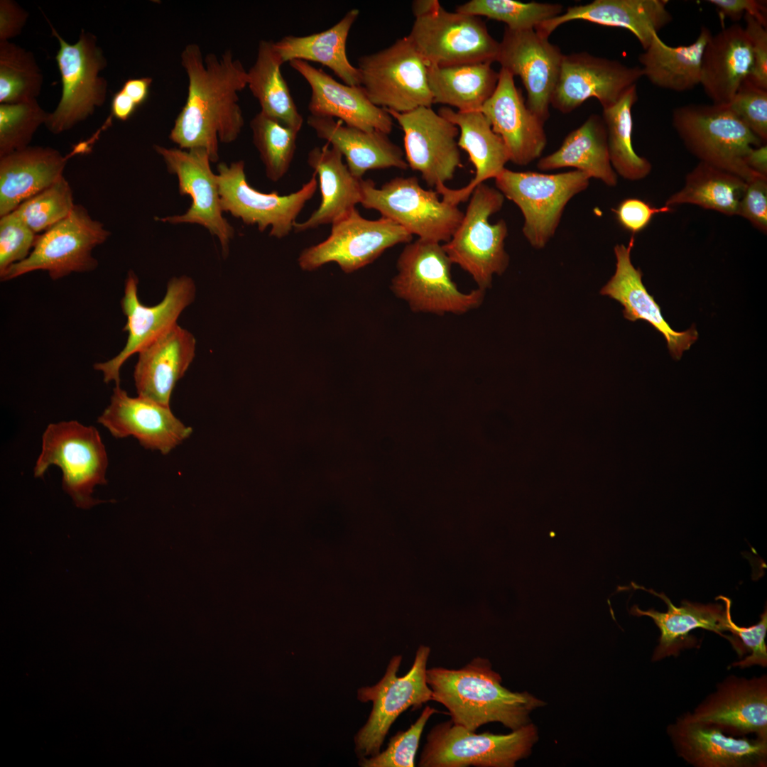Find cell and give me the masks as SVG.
<instances>
[{
	"label": "cell",
	"instance_id": "cell-38",
	"mask_svg": "<svg viewBox=\"0 0 767 767\" xmlns=\"http://www.w3.org/2000/svg\"><path fill=\"white\" fill-rule=\"evenodd\" d=\"M711 31L701 26L699 36L687 45L670 46L655 33L639 57L643 77L655 86L675 92L693 89L700 82L702 58Z\"/></svg>",
	"mask_w": 767,
	"mask_h": 767
},
{
	"label": "cell",
	"instance_id": "cell-49",
	"mask_svg": "<svg viewBox=\"0 0 767 767\" xmlns=\"http://www.w3.org/2000/svg\"><path fill=\"white\" fill-rule=\"evenodd\" d=\"M729 631L735 641L734 649L741 660L734 661L731 667L744 669L753 665L767 666V610L760 615L759 621L750 626H740L729 617Z\"/></svg>",
	"mask_w": 767,
	"mask_h": 767
},
{
	"label": "cell",
	"instance_id": "cell-52",
	"mask_svg": "<svg viewBox=\"0 0 767 767\" xmlns=\"http://www.w3.org/2000/svg\"><path fill=\"white\" fill-rule=\"evenodd\" d=\"M611 211L621 227L635 235L644 230L654 216L672 212L673 208L665 205L656 207L641 199L628 197L621 201Z\"/></svg>",
	"mask_w": 767,
	"mask_h": 767
},
{
	"label": "cell",
	"instance_id": "cell-44",
	"mask_svg": "<svg viewBox=\"0 0 767 767\" xmlns=\"http://www.w3.org/2000/svg\"><path fill=\"white\" fill-rule=\"evenodd\" d=\"M250 127L266 177L273 182L280 180L290 167L299 131L261 111L251 119Z\"/></svg>",
	"mask_w": 767,
	"mask_h": 767
},
{
	"label": "cell",
	"instance_id": "cell-17",
	"mask_svg": "<svg viewBox=\"0 0 767 767\" xmlns=\"http://www.w3.org/2000/svg\"><path fill=\"white\" fill-rule=\"evenodd\" d=\"M138 283L136 274L129 271L121 300L127 320L123 329L128 332L124 347L109 360L94 364V369L102 372L107 384L114 381L115 385H120V369L125 361L177 324L180 315L195 297L196 288L191 278L173 277L167 284L163 299L156 305L146 306L138 298Z\"/></svg>",
	"mask_w": 767,
	"mask_h": 767
},
{
	"label": "cell",
	"instance_id": "cell-26",
	"mask_svg": "<svg viewBox=\"0 0 767 767\" xmlns=\"http://www.w3.org/2000/svg\"><path fill=\"white\" fill-rule=\"evenodd\" d=\"M290 65L307 81L311 89L310 115L337 118L349 126L386 134L393 129V118L374 104L360 85L341 83L308 62L294 60Z\"/></svg>",
	"mask_w": 767,
	"mask_h": 767
},
{
	"label": "cell",
	"instance_id": "cell-7",
	"mask_svg": "<svg viewBox=\"0 0 767 767\" xmlns=\"http://www.w3.org/2000/svg\"><path fill=\"white\" fill-rule=\"evenodd\" d=\"M439 195L436 190L421 187L414 176L392 178L381 187L370 179H362L360 204L419 239L444 244L457 229L464 212Z\"/></svg>",
	"mask_w": 767,
	"mask_h": 767
},
{
	"label": "cell",
	"instance_id": "cell-23",
	"mask_svg": "<svg viewBox=\"0 0 767 767\" xmlns=\"http://www.w3.org/2000/svg\"><path fill=\"white\" fill-rule=\"evenodd\" d=\"M97 422L115 438L133 437L145 449L169 454L192 433L165 406L141 397H131L115 385L110 403Z\"/></svg>",
	"mask_w": 767,
	"mask_h": 767
},
{
	"label": "cell",
	"instance_id": "cell-10",
	"mask_svg": "<svg viewBox=\"0 0 767 767\" xmlns=\"http://www.w3.org/2000/svg\"><path fill=\"white\" fill-rule=\"evenodd\" d=\"M48 23L59 43L55 60L62 89L60 102L55 109L48 113L45 125L51 133L58 134L71 129L104 104L107 82L99 72L107 62L94 34L82 30L78 40L70 44Z\"/></svg>",
	"mask_w": 767,
	"mask_h": 767
},
{
	"label": "cell",
	"instance_id": "cell-58",
	"mask_svg": "<svg viewBox=\"0 0 767 767\" xmlns=\"http://www.w3.org/2000/svg\"><path fill=\"white\" fill-rule=\"evenodd\" d=\"M151 84L152 78L149 77L131 78L126 80L121 89L139 107L147 99Z\"/></svg>",
	"mask_w": 767,
	"mask_h": 767
},
{
	"label": "cell",
	"instance_id": "cell-1",
	"mask_svg": "<svg viewBox=\"0 0 767 767\" xmlns=\"http://www.w3.org/2000/svg\"><path fill=\"white\" fill-rule=\"evenodd\" d=\"M188 77V92L169 138L179 148H203L212 163L219 160V141L237 139L244 124L238 93L248 85L247 71L230 50L219 59L202 58L198 45L190 43L181 53Z\"/></svg>",
	"mask_w": 767,
	"mask_h": 767
},
{
	"label": "cell",
	"instance_id": "cell-50",
	"mask_svg": "<svg viewBox=\"0 0 767 767\" xmlns=\"http://www.w3.org/2000/svg\"><path fill=\"white\" fill-rule=\"evenodd\" d=\"M37 236L14 212L0 219V276L30 254Z\"/></svg>",
	"mask_w": 767,
	"mask_h": 767
},
{
	"label": "cell",
	"instance_id": "cell-31",
	"mask_svg": "<svg viewBox=\"0 0 767 767\" xmlns=\"http://www.w3.org/2000/svg\"><path fill=\"white\" fill-rule=\"evenodd\" d=\"M438 114L458 127V146L468 153L475 168L474 178L464 187L453 190L442 185L436 187L445 202L458 205L468 200L479 185L494 179L506 168L510 157L504 141L480 111L462 112L442 107Z\"/></svg>",
	"mask_w": 767,
	"mask_h": 767
},
{
	"label": "cell",
	"instance_id": "cell-11",
	"mask_svg": "<svg viewBox=\"0 0 767 767\" xmlns=\"http://www.w3.org/2000/svg\"><path fill=\"white\" fill-rule=\"evenodd\" d=\"M110 235L109 230L82 205H75L67 217L37 236L28 257L11 266L1 280L9 281L35 271H47L53 280L72 273L92 271L98 266L92 250Z\"/></svg>",
	"mask_w": 767,
	"mask_h": 767
},
{
	"label": "cell",
	"instance_id": "cell-35",
	"mask_svg": "<svg viewBox=\"0 0 767 767\" xmlns=\"http://www.w3.org/2000/svg\"><path fill=\"white\" fill-rule=\"evenodd\" d=\"M66 162L67 157L48 146H28L0 157V216L55 183Z\"/></svg>",
	"mask_w": 767,
	"mask_h": 767
},
{
	"label": "cell",
	"instance_id": "cell-28",
	"mask_svg": "<svg viewBox=\"0 0 767 767\" xmlns=\"http://www.w3.org/2000/svg\"><path fill=\"white\" fill-rule=\"evenodd\" d=\"M650 591L665 602L667 611L660 612L653 609L643 611L634 606L631 612L636 616L651 617L660 630L658 645L653 651L652 662H658L670 656L677 657L682 650L695 647L696 638L690 633L696 629L714 632L728 640L732 647L734 645L733 636L724 633L729 631L731 606L729 598L722 595L716 598V600H722L724 604H703L685 600L678 607L665 594Z\"/></svg>",
	"mask_w": 767,
	"mask_h": 767
},
{
	"label": "cell",
	"instance_id": "cell-43",
	"mask_svg": "<svg viewBox=\"0 0 767 767\" xmlns=\"http://www.w3.org/2000/svg\"><path fill=\"white\" fill-rule=\"evenodd\" d=\"M43 82L33 53L9 41H0V102L36 99Z\"/></svg>",
	"mask_w": 767,
	"mask_h": 767
},
{
	"label": "cell",
	"instance_id": "cell-39",
	"mask_svg": "<svg viewBox=\"0 0 767 767\" xmlns=\"http://www.w3.org/2000/svg\"><path fill=\"white\" fill-rule=\"evenodd\" d=\"M499 77L489 63L428 66L433 104L454 107L462 112L480 111L495 91Z\"/></svg>",
	"mask_w": 767,
	"mask_h": 767
},
{
	"label": "cell",
	"instance_id": "cell-42",
	"mask_svg": "<svg viewBox=\"0 0 767 767\" xmlns=\"http://www.w3.org/2000/svg\"><path fill=\"white\" fill-rule=\"evenodd\" d=\"M638 99L636 85L631 87L614 104L603 109L608 150L611 165L623 178L641 180L652 170L651 162L638 156L632 143V107Z\"/></svg>",
	"mask_w": 767,
	"mask_h": 767
},
{
	"label": "cell",
	"instance_id": "cell-36",
	"mask_svg": "<svg viewBox=\"0 0 767 767\" xmlns=\"http://www.w3.org/2000/svg\"><path fill=\"white\" fill-rule=\"evenodd\" d=\"M357 9L349 10L337 23L320 33L304 36H287L273 47L282 62L294 60L319 62L339 77L343 83L360 85V73L347 55V40L350 29L359 16Z\"/></svg>",
	"mask_w": 767,
	"mask_h": 767
},
{
	"label": "cell",
	"instance_id": "cell-48",
	"mask_svg": "<svg viewBox=\"0 0 767 767\" xmlns=\"http://www.w3.org/2000/svg\"><path fill=\"white\" fill-rule=\"evenodd\" d=\"M438 710L426 706L417 720L406 731L398 732L388 743L387 749L362 758L364 767H413L415 757L424 727L430 717Z\"/></svg>",
	"mask_w": 767,
	"mask_h": 767
},
{
	"label": "cell",
	"instance_id": "cell-40",
	"mask_svg": "<svg viewBox=\"0 0 767 767\" xmlns=\"http://www.w3.org/2000/svg\"><path fill=\"white\" fill-rule=\"evenodd\" d=\"M747 182L741 177L700 162L685 177L682 188L670 195L665 206L690 204L728 216L737 215Z\"/></svg>",
	"mask_w": 767,
	"mask_h": 767
},
{
	"label": "cell",
	"instance_id": "cell-56",
	"mask_svg": "<svg viewBox=\"0 0 767 767\" xmlns=\"http://www.w3.org/2000/svg\"><path fill=\"white\" fill-rule=\"evenodd\" d=\"M28 12L12 0L0 1V41H9L21 32Z\"/></svg>",
	"mask_w": 767,
	"mask_h": 767
},
{
	"label": "cell",
	"instance_id": "cell-9",
	"mask_svg": "<svg viewBox=\"0 0 767 767\" xmlns=\"http://www.w3.org/2000/svg\"><path fill=\"white\" fill-rule=\"evenodd\" d=\"M538 739L526 724L507 734H476L452 720L434 726L418 761L419 767H513L526 758Z\"/></svg>",
	"mask_w": 767,
	"mask_h": 767
},
{
	"label": "cell",
	"instance_id": "cell-18",
	"mask_svg": "<svg viewBox=\"0 0 767 767\" xmlns=\"http://www.w3.org/2000/svg\"><path fill=\"white\" fill-rule=\"evenodd\" d=\"M153 148L163 158L168 171L177 176L179 193L190 196L192 200L185 213L156 217V220L171 224L200 225L219 239L223 255L227 256L235 230L222 215L217 174L212 170L207 151L160 145H154Z\"/></svg>",
	"mask_w": 767,
	"mask_h": 767
},
{
	"label": "cell",
	"instance_id": "cell-46",
	"mask_svg": "<svg viewBox=\"0 0 767 767\" xmlns=\"http://www.w3.org/2000/svg\"><path fill=\"white\" fill-rule=\"evenodd\" d=\"M75 205L71 187L62 176L23 202L14 212L34 232H45L67 217Z\"/></svg>",
	"mask_w": 767,
	"mask_h": 767
},
{
	"label": "cell",
	"instance_id": "cell-57",
	"mask_svg": "<svg viewBox=\"0 0 767 767\" xmlns=\"http://www.w3.org/2000/svg\"><path fill=\"white\" fill-rule=\"evenodd\" d=\"M138 107L131 97L120 89L112 97L110 116L120 121H126L132 116Z\"/></svg>",
	"mask_w": 767,
	"mask_h": 767
},
{
	"label": "cell",
	"instance_id": "cell-47",
	"mask_svg": "<svg viewBox=\"0 0 767 767\" xmlns=\"http://www.w3.org/2000/svg\"><path fill=\"white\" fill-rule=\"evenodd\" d=\"M45 112L37 99L0 104V157L23 149L38 127L45 123Z\"/></svg>",
	"mask_w": 767,
	"mask_h": 767
},
{
	"label": "cell",
	"instance_id": "cell-60",
	"mask_svg": "<svg viewBox=\"0 0 767 767\" xmlns=\"http://www.w3.org/2000/svg\"><path fill=\"white\" fill-rule=\"evenodd\" d=\"M440 4L437 0L414 1L412 4V11L413 16L415 18L426 14L433 11Z\"/></svg>",
	"mask_w": 767,
	"mask_h": 767
},
{
	"label": "cell",
	"instance_id": "cell-15",
	"mask_svg": "<svg viewBox=\"0 0 767 767\" xmlns=\"http://www.w3.org/2000/svg\"><path fill=\"white\" fill-rule=\"evenodd\" d=\"M217 170L222 211L247 225H256L261 232L270 227V236L277 239L287 236L293 230L298 216L317 187L314 173L300 189L289 195H281L277 191L266 193L247 182L243 161L229 165L219 163Z\"/></svg>",
	"mask_w": 767,
	"mask_h": 767
},
{
	"label": "cell",
	"instance_id": "cell-22",
	"mask_svg": "<svg viewBox=\"0 0 767 767\" xmlns=\"http://www.w3.org/2000/svg\"><path fill=\"white\" fill-rule=\"evenodd\" d=\"M564 54L535 29L505 28L497 61L513 77L518 76L527 92V107L545 122L550 99L558 80Z\"/></svg>",
	"mask_w": 767,
	"mask_h": 767
},
{
	"label": "cell",
	"instance_id": "cell-34",
	"mask_svg": "<svg viewBox=\"0 0 767 767\" xmlns=\"http://www.w3.org/2000/svg\"><path fill=\"white\" fill-rule=\"evenodd\" d=\"M307 163L319 178L321 202L306 220L295 222L296 232L332 224L356 209L361 200L363 178L350 172L335 147L313 148L308 154Z\"/></svg>",
	"mask_w": 767,
	"mask_h": 767
},
{
	"label": "cell",
	"instance_id": "cell-3",
	"mask_svg": "<svg viewBox=\"0 0 767 767\" xmlns=\"http://www.w3.org/2000/svg\"><path fill=\"white\" fill-rule=\"evenodd\" d=\"M452 265L442 244L418 238L398 256L390 288L413 312L465 314L482 305L485 291L459 290L452 280Z\"/></svg>",
	"mask_w": 767,
	"mask_h": 767
},
{
	"label": "cell",
	"instance_id": "cell-30",
	"mask_svg": "<svg viewBox=\"0 0 767 767\" xmlns=\"http://www.w3.org/2000/svg\"><path fill=\"white\" fill-rule=\"evenodd\" d=\"M196 339L175 324L142 349L134 371L138 396L170 406L173 391L195 355Z\"/></svg>",
	"mask_w": 767,
	"mask_h": 767
},
{
	"label": "cell",
	"instance_id": "cell-14",
	"mask_svg": "<svg viewBox=\"0 0 767 767\" xmlns=\"http://www.w3.org/2000/svg\"><path fill=\"white\" fill-rule=\"evenodd\" d=\"M331 225L325 240L300 252L298 263L303 271H313L336 263L344 273H351L374 262L388 249L413 239L412 234L393 221L382 217L364 218L357 208Z\"/></svg>",
	"mask_w": 767,
	"mask_h": 767
},
{
	"label": "cell",
	"instance_id": "cell-13",
	"mask_svg": "<svg viewBox=\"0 0 767 767\" xmlns=\"http://www.w3.org/2000/svg\"><path fill=\"white\" fill-rule=\"evenodd\" d=\"M428 65L452 66L497 61L499 42L479 16L446 11L440 4L415 17L408 36Z\"/></svg>",
	"mask_w": 767,
	"mask_h": 767
},
{
	"label": "cell",
	"instance_id": "cell-24",
	"mask_svg": "<svg viewBox=\"0 0 767 767\" xmlns=\"http://www.w3.org/2000/svg\"><path fill=\"white\" fill-rule=\"evenodd\" d=\"M691 714L728 735L767 739V675L727 676Z\"/></svg>",
	"mask_w": 767,
	"mask_h": 767
},
{
	"label": "cell",
	"instance_id": "cell-12",
	"mask_svg": "<svg viewBox=\"0 0 767 767\" xmlns=\"http://www.w3.org/2000/svg\"><path fill=\"white\" fill-rule=\"evenodd\" d=\"M428 66L408 36L358 60L361 84L376 106L397 112L431 107Z\"/></svg>",
	"mask_w": 767,
	"mask_h": 767
},
{
	"label": "cell",
	"instance_id": "cell-8",
	"mask_svg": "<svg viewBox=\"0 0 767 767\" xmlns=\"http://www.w3.org/2000/svg\"><path fill=\"white\" fill-rule=\"evenodd\" d=\"M495 185L521 210L522 232L535 249H543L554 236L569 201L586 190L590 177L574 170L556 174L504 169Z\"/></svg>",
	"mask_w": 767,
	"mask_h": 767
},
{
	"label": "cell",
	"instance_id": "cell-16",
	"mask_svg": "<svg viewBox=\"0 0 767 767\" xmlns=\"http://www.w3.org/2000/svg\"><path fill=\"white\" fill-rule=\"evenodd\" d=\"M430 653V647L420 645L410 670L402 677L397 676L402 656H393L379 682L359 690L360 701L373 702L368 721L355 739L357 748L363 756H373L380 751L391 726L405 710L409 707L417 709L428 701H433L426 681Z\"/></svg>",
	"mask_w": 767,
	"mask_h": 767
},
{
	"label": "cell",
	"instance_id": "cell-37",
	"mask_svg": "<svg viewBox=\"0 0 767 767\" xmlns=\"http://www.w3.org/2000/svg\"><path fill=\"white\" fill-rule=\"evenodd\" d=\"M537 168L541 170L574 168L587 173L590 178L615 187L618 175L610 161L606 129L602 117L597 114L589 116L580 126L565 136L557 150L540 158Z\"/></svg>",
	"mask_w": 767,
	"mask_h": 767
},
{
	"label": "cell",
	"instance_id": "cell-45",
	"mask_svg": "<svg viewBox=\"0 0 767 767\" xmlns=\"http://www.w3.org/2000/svg\"><path fill=\"white\" fill-rule=\"evenodd\" d=\"M559 4L513 0H471L457 7L456 11L501 21L511 30L535 29L541 23L562 13Z\"/></svg>",
	"mask_w": 767,
	"mask_h": 767
},
{
	"label": "cell",
	"instance_id": "cell-27",
	"mask_svg": "<svg viewBox=\"0 0 767 767\" xmlns=\"http://www.w3.org/2000/svg\"><path fill=\"white\" fill-rule=\"evenodd\" d=\"M635 237L632 235L627 246L616 244L614 251L616 270L600 293L617 300L624 308V317L632 322L643 320L651 324L665 337L668 351L675 359H680L698 338L692 325L687 330L677 332L663 318L660 306L650 295L642 282L643 273L631 263V253Z\"/></svg>",
	"mask_w": 767,
	"mask_h": 767
},
{
	"label": "cell",
	"instance_id": "cell-2",
	"mask_svg": "<svg viewBox=\"0 0 767 767\" xmlns=\"http://www.w3.org/2000/svg\"><path fill=\"white\" fill-rule=\"evenodd\" d=\"M490 661L474 658L459 669L427 668L426 681L433 700L448 710L452 722L475 731L489 722H500L516 730L528 724L530 713L545 705L526 692H511Z\"/></svg>",
	"mask_w": 767,
	"mask_h": 767
},
{
	"label": "cell",
	"instance_id": "cell-6",
	"mask_svg": "<svg viewBox=\"0 0 767 767\" xmlns=\"http://www.w3.org/2000/svg\"><path fill=\"white\" fill-rule=\"evenodd\" d=\"M504 196L496 188L479 185L471 195L457 229L442 247L452 264L469 273L479 289L491 288L494 275L501 276L509 263L505 250L508 226L503 219L489 222L502 208Z\"/></svg>",
	"mask_w": 767,
	"mask_h": 767
},
{
	"label": "cell",
	"instance_id": "cell-21",
	"mask_svg": "<svg viewBox=\"0 0 767 767\" xmlns=\"http://www.w3.org/2000/svg\"><path fill=\"white\" fill-rule=\"evenodd\" d=\"M666 732L678 756L692 766H767V739L728 735L691 712L678 717Z\"/></svg>",
	"mask_w": 767,
	"mask_h": 767
},
{
	"label": "cell",
	"instance_id": "cell-29",
	"mask_svg": "<svg viewBox=\"0 0 767 767\" xmlns=\"http://www.w3.org/2000/svg\"><path fill=\"white\" fill-rule=\"evenodd\" d=\"M667 0H594L584 5L568 7L559 16L535 28L542 37L548 38L560 26L582 20L599 25L629 30L645 50L653 35L670 23L673 17Z\"/></svg>",
	"mask_w": 767,
	"mask_h": 767
},
{
	"label": "cell",
	"instance_id": "cell-51",
	"mask_svg": "<svg viewBox=\"0 0 767 767\" xmlns=\"http://www.w3.org/2000/svg\"><path fill=\"white\" fill-rule=\"evenodd\" d=\"M729 107L764 143L767 141V89L745 80Z\"/></svg>",
	"mask_w": 767,
	"mask_h": 767
},
{
	"label": "cell",
	"instance_id": "cell-41",
	"mask_svg": "<svg viewBox=\"0 0 767 767\" xmlns=\"http://www.w3.org/2000/svg\"><path fill=\"white\" fill-rule=\"evenodd\" d=\"M282 64L273 41H260L256 61L247 71V86L259 101L261 112L300 131L303 118L281 74Z\"/></svg>",
	"mask_w": 767,
	"mask_h": 767
},
{
	"label": "cell",
	"instance_id": "cell-20",
	"mask_svg": "<svg viewBox=\"0 0 767 767\" xmlns=\"http://www.w3.org/2000/svg\"><path fill=\"white\" fill-rule=\"evenodd\" d=\"M642 77L641 67L588 53L564 55L550 105L567 114L594 97L604 109L614 104Z\"/></svg>",
	"mask_w": 767,
	"mask_h": 767
},
{
	"label": "cell",
	"instance_id": "cell-25",
	"mask_svg": "<svg viewBox=\"0 0 767 767\" xmlns=\"http://www.w3.org/2000/svg\"><path fill=\"white\" fill-rule=\"evenodd\" d=\"M495 91L480 109L504 141L510 161L526 165L540 158L547 143L545 122L526 106L513 76L501 68Z\"/></svg>",
	"mask_w": 767,
	"mask_h": 767
},
{
	"label": "cell",
	"instance_id": "cell-55",
	"mask_svg": "<svg viewBox=\"0 0 767 767\" xmlns=\"http://www.w3.org/2000/svg\"><path fill=\"white\" fill-rule=\"evenodd\" d=\"M723 14L734 21H739L745 14L755 18L766 27V3L757 0H709Z\"/></svg>",
	"mask_w": 767,
	"mask_h": 767
},
{
	"label": "cell",
	"instance_id": "cell-32",
	"mask_svg": "<svg viewBox=\"0 0 767 767\" xmlns=\"http://www.w3.org/2000/svg\"><path fill=\"white\" fill-rule=\"evenodd\" d=\"M753 65L749 38L739 24L712 35L702 58L700 84L712 104L728 105Z\"/></svg>",
	"mask_w": 767,
	"mask_h": 767
},
{
	"label": "cell",
	"instance_id": "cell-59",
	"mask_svg": "<svg viewBox=\"0 0 767 767\" xmlns=\"http://www.w3.org/2000/svg\"><path fill=\"white\" fill-rule=\"evenodd\" d=\"M746 165L754 171L767 175V146L753 148L746 158Z\"/></svg>",
	"mask_w": 767,
	"mask_h": 767
},
{
	"label": "cell",
	"instance_id": "cell-4",
	"mask_svg": "<svg viewBox=\"0 0 767 767\" xmlns=\"http://www.w3.org/2000/svg\"><path fill=\"white\" fill-rule=\"evenodd\" d=\"M672 124L685 148L701 162L746 182L761 175L746 164L753 148L764 143L728 105L691 104L673 111Z\"/></svg>",
	"mask_w": 767,
	"mask_h": 767
},
{
	"label": "cell",
	"instance_id": "cell-53",
	"mask_svg": "<svg viewBox=\"0 0 767 767\" xmlns=\"http://www.w3.org/2000/svg\"><path fill=\"white\" fill-rule=\"evenodd\" d=\"M737 215L745 218L758 231L766 234L767 175L758 176L747 182Z\"/></svg>",
	"mask_w": 767,
	"mask_h": 767
},
{
	"label": "cell",
	"instance_id": "cell-19",
	"mask_svg": "<svg viewBox=\"0 0 767 767\" xmlns=\"http://www.w3.org/2000/svg\"><path fill=\"white\" fill-rule=\"evenodd\" d=\"M386 110L403 132L408 168L420 173L430 187L451 180L462 166L457 140L458 127L431 107H420L406 112Z\"/></svg>",
	"mask_w": 767,
	"mask_h": 767
},
{
	"label": "cell",
	"instance_id": "cell-33",
	"mask_svg": "<svg viewBox=\"0 0 767 767\" xmlns=\"http://www.w3.org/2000/svg\"><path fill=\"white\" fill-rule=\"evenodd\" d=\"M307 122L317 137L341 153L349 170L358 178L371 170L408 168L404 151L384 132L361 130L330 117L310 115Z\"/></svg>",
	"mask_w": 767,
	"mask_h": 767
},
{
	"label": "cell",
	"instance_id": "cell-54",
	"mask_svg": "<svg viewBox=\"0 0 767 767\" xmlns=\"http://www.w3.org/2000/svg\"><path fill=\"white\" fill-rule=\"evenodd\" d=\"M744 29L749 38L753 65L746 80L759 88L767 89V31L753 16L745 14Z\"/></svg>",
	"mask_w": 767,
	"mask_h": 767
},
{
	"label": "cell",
	"instance_id": "cell-5",
	"mask_svg": "<svg viewBox=\"0 0 767 767\" xmlns=\"http://www.w3.org/2000/svg\"><path fill=\"white\" fill-rule=\"evenodd\" d=\"M53 465L61 469L62 489L77 507L89 509L104 502L92 496L96 486L107 484V453L96 428L77 420L49 424L42 435L34 477H43Z\"/></svg>",
	"mask_w": 767,
	"mask_h": 767
}]
</instances>
